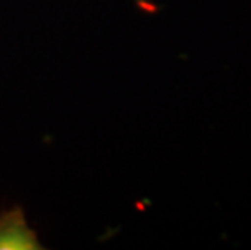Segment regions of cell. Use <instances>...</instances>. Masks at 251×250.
<instances>
[{
    "label": "cell",
    "instance_id": "1",
    "mask_svg": "<svg viewBox=\"0 0 251 250\" xmlns=\"http://www.w3.org/2000/svg\"><path fill=\"white\" fill-rule=\"evenodd\" d=\"M36 247L39 246L34 234L20 215L10 213L0 218V250H29Z\"/></svg>",
    "mask_w": 251,
    "mask_h": 250
}]
</instances>
